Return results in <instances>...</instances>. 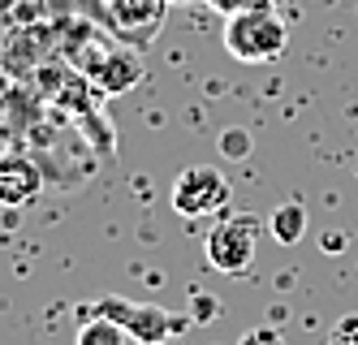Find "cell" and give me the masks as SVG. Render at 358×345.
<instances>
[{
  "label": "cell",
  "instance_id": "6da1fadb",
  "mask_svg": "<svg viewBox=\"0 0 358 345\" xmlns=\"http://www.w3.org/2000/svg\"><path fill=\"white\" fill-rule=\"evenodd\" d=\"M285 48H289V31L272 13V5H255L246 13L224 17V52L242 65H268L285 57Z\"/></svg>",
  "mask_w": 358,
  "mask_h": 345
},
{
  "label": "cell",
  "instance_id": "7a4b0ae2",
  "mask_svg": "<svg viewBox=\"0 0 358 345\" xmlns=\"http://www.w3.org/2000/svg\"><path fill=\"white\" fill-rule=\"evenodd\" d=\"M259 233H264V220L250 216V211H220L216 225L203 237V255L216 272L224 276H242L250 263H255V251H259Z\"/></svg>",
  "mask_w": 358,
  "mask_h": 345
},
{
  "label": "cell",
  "instance_id": "3957f363",
  "mask_svg": "<svg viewBox=\"0 0 358 345\" xmlns=\"http://www.w3.org/2000/svg\"><path fill=\"white\" fill-rule=\"evenodd\" d=\"M91 315H104V320H113L117 328H125V337L138 341V345H164L169 337H177V332L190 328L186 315H173V311L151 307V302H130V298H117V294L99 298V302L91 307Z\"/></svg>",
  "mask_w": 358,
  "mask_h": 345
},
{
  "label": "cell",
  "instance_id": "277c9868",
  "mask_svg": "<svg viewBox=\"0 0 358 345\" xmlns=\"http://www.w3.org/2000/svg\"><path fill=\"white\" fill-rule=\"evenodd\" d=\"M173 211L186 220H208L229 207V177L216 164H190L173 181Z\"/></svg>",
  "mask_w": 358,
  "mask_h": 345
},
{
  "label": "cell",
  "instance_id": "5b68a950",
  "mask_svg": "<svg viewBox=\"0 0 358 345\" xmlns=\"http://www.w3.org/2000/svg\"><path fill=\"white\" fill-rule=\"evenodd\" d=\"M169 0H104V22L125 43H151L164 22Z\"/></svg>",
  "mask_w": 358,
  "mask_h": 345
},
{
  "label": "cell",
  "instance_id": "8992f818",
  "mask_svg": "<svg viewBox=\"0 0 358 345\" xmlns=\"http://www.w3.org/2000/svg\"><path fill=\"white\" fill-rule=\"evenodd\" d=\"M39 190H43V177L27 155H5L0 160V207H31Z\"/></svg>",
  "mask_w": 358,
  "mask_h": 345
},
{
  "label": "cell",
  "instance_id": "52a82bcc",
  "mask_svg": "<svg viewBox=\"0 0 358 345\" xmlns=\"http://www.w3.org/2000/svg\"><path fill=\"white\" fill-rule=\"evenodd\" d=\"M268 229H272V237H276L280 246H298L302 233H306V207L302 203H280V207H272Z\"/></svg>",
  "mask_w": 358,
  "mask_h": 345
},
{
  "label": "cell",
  "instance_id": "ba28073f",
  "mask_svg": "<svg viewBox=\"0 0 358 345\" xmlns=\"http://www.w3.org/2000/svg\"><path fill=\"white\" fill-rule=\"evenodd\" d=\"M125 341H130L125 328H117L113 320H104V315H91L83 324V332H78V345H125Z\"/></svg>",
  "mask_w": 358,
  "mask_h": 345
},
{
  "label": "cell",
  "instance_id": "9c48e42d",
  "mask_svg": "<svg viewBox=\"0 0 358 345\" xmlns=\"http://www.w3.org/2000/svg\"><path fill=\"white\" fill-rule=\"evenodd\" d=\"M328 345H358V311L354 315H341L328 332Z\"/></svg>",
  "mask_w": 358,
  "mask_h": 345
},
{
  "label": "cell",
  "instance_id": "30bf717a",
  "mask_svg": "<svg viewBox=\"0 0 358 345\" xmlns=\"http://www.w3.org/2000/svg\"><path fill=\"white\" fill-rule=\"evenodd\" d=\"M203 5L216 9V13H224V17H234V13H246L255 5H272V0H203Z\"/></svg>",
  "mask_w": 358,
  "mask_h": 345
},
{
  "label": "cell",
  "instance_id": "8fae6325",
  "mask_svg": "<svg viewBox=\"0 0 358 345\" xmlns=\"http://www.w3.org/2000/svg\"><path fill=\"white\" fill-rule=\"evenodd\" d=\"M238 345H285V337H280L276 328H250L238 337Z\"/></svg>",
  "mask_w": 358,
  "mask_h": 345
},
{
  "label": "cell",
  "instance_id": "7c38bea8",
  "mask_svg": "<svg viewBox=\"0 0 358 345\" xmlns=\"http://www.w3.org/2000/svg\"><path fill=\"white\" fill-rule=\"evenodd\" d=\"M246 151H250V134H246V129H229V134H224V155L242 160Z\"/></svg>",
  "mask_w": 358,
  "mask_h": 345
},
{
  "label": "cell",
  "instance_id": "4fadbf2b",
  "mask_svg": "<svg viewBox=\"0 0 358 345\" xmlns=\"http://www.w3.org/2000/svg\"><path fill=\"white\" fill-rule=\"evenodd\" d=\"M216 311H220V302H212V298H203V294L194 298V320H199V324H203V320H212Z\"/></svg>",
  "mask_w": 358,
  "mask_h": 345
},
{
  "label": "cell",
  "instance_id": "5bb4252c",
  "mask_svg": "<svg viewBox=\"0 0 358 345\" xmlns=\"http://www.w3.org/2000/svg\"><path fill=\"white\" fill-rule=\"evenodd\" d=\"M169 5H190V0H169Z\"/></svg>",
  "mask_w": 358,
  "mask_h": 345
}]
</instances>
